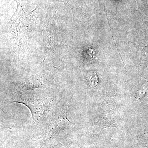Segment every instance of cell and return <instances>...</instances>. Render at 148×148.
Listing matches in <instances>:
<instances>
[{
	"instance_id": "4",
	"label": "cell",
	"mask_w": 148,
	"mask_h": 148,
	"mask_svg": "<svg viewBox=\"0 0 148 148\" xmlns=\"http://www.w3.org/2000/svg\"><path fill=\"white\" fill-rule=\"evenodd\" d=\"M56 1L58 2H61L65 3L66 2V0H56Z\"/></svg>"
},
{
	"instance_id": "1",
	"label": "cell",
	"mask_w": 148,
	"mask_h": 148,
	"mask_svg": "<svg viewBox=\"0 0 148 148\" xmlns=\"http://www.w3.org/2000/svg\"><path fill=\"white\" fill-rule=\"evenodd\" d=\"M14 100L13 103H22L30 109L33 120L38 124L45 111L43 103L36 98H28L22 96L14 98Z\"/></svg>"
},
{
	"instance_id": "5",
	"label": "cell",
	"mask_w": 148,
	"mask_h": 148,
	"mask_svg": "<svg viewBox=\"0 0 148 148\" xmlns=\"http://www.w3.org/2000/svg\"></svg>"
},
{
	"instance_id": "3",
	"label": "cell",
	"mask_w": 148,
	"mask_h": 148,
	"mask_svg": "<svg viewBox=\"0 0 148 148\" xmlns=\"http://www.w3.org/2000/svg\"><path fill=\"white\" fill-rule=\"evenodd\" d=\"M100 123L101 128V132L103 129L107 127H117L115 123L114 118L109 115H102L100 119Z\"/></svg>"
},
{
	"instance_id": "2",
	"label": "cell",
	"mask_w": 148,
	"mask_h": 148,
	"mask_svg": "<svg viewBox=\"0 0 148 148\" xmlns=\"http://www.w3.org/2000/svg\"><path fill=\"white\" fill-rule=\"evenodd\" d=\"M69 106H67L66 108L64 110L56 111L53 114L52 120L47 130L46 131V133L49 134L54 133L58 130L73 124L71 121H69L67 116Z\"/></svg>"
}]
</instances>
